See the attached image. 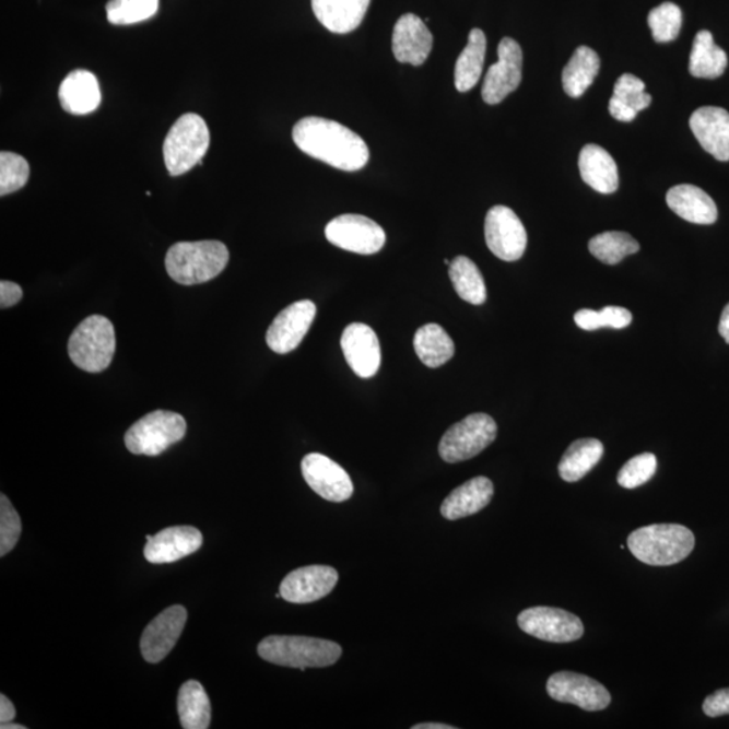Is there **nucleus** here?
Segmentation results:
<instances>
[{
	"mask_svg": "<svg viewBox=\"0 0 729 729\" xmlns=\"http://www.w3.org/2000/svg\"><path fill=\"white\" fill-rule=\"evenodd\" d=\"M292 138L303 153L332 168L355 172L369 161V149L363 138L336 120L303 118L295 125Z\"/></svg>",
	"mask_w": 729,
	"mask_h": 729,
	"instance_id": "obj_1",
	"label": "nucleus"
},
{
	"mask_svg": "<svg viewBox=\"0 0 729 729\" xmlns=\"http://www.w3.org/2000/svg\"><path fill=\"white\" fill-rule=\"evenodd\" d=\"M228 258V249L220 240L179 243L166 252L165 268L176 283L203 284L225 271Z\"/></svg>",
	"mask_w": 729,
	"mask_h": 729,
	"instance_id": "obj_2",
	"label": "nucleus"
},
{
	"mask_svg": "<svg viewBox=\"0 0 729 729\" xmlns=\"http://www.w3.org/2000/svg\"><path fill=\"white\" fill-rule=\"evenodd\" d=\"M257 651L263 661L302 671L327 668L342 656V647L336 642L290 635L268 636L258 645Z\"/></svg>",
	"mask_w": 729,
	"mask_h": 729,
	"instance_id": "obj_3",
	"label": "nucleus"
},
{
	"mask_svg": "<svg viewBox=\"0 0 729 729\" xmlns=\"http://www.w3.org/2000/svg\"><path fill=\"white\" fill-rule=\"evenodd\" d=\"M694 536L680 525H652L638 528L628 537L627 546L643 564L670 566L687 558L694 549Z\"/></svg>",
	"mask_w": 729,
	"mask_h": 729,
	"instance_id": "obj_4",
	"label": "nucleus"
},
{
	"mask_svg": "<svg viewBox=\"0 0 729 729\" xmlns=\"http://www.w3.org/2000/svg\"><path fill=\"white\" fill-rule=\"evenodd\" d=\"M210 130L198 114L181 115L164 141V161L171 176H181L202 164L210 148Z\"/></svg>",
	"mask_w": 729,
	"mask_h": 729,
	"instance_id": "obj_5",
	"label": "nucleus"
},
{
	"mask_svg": "<svg viewBox=\"0 0 729 729\" xmlns=\"http://www.w3.org/2000/svg\"><path fill=\"white\" fill-rule=\"evenodd\" d=\"M117 340L110 320L102 315L84 319L69 338L68 353L72 363L89 373H101L110 366Z\"/></svg>",
	"mask_w": 729,
	"mask_h": 729,
	"instance_id": "obj_6",
	"label": "nucleus"
},
{
	"mask_svg": "<svg viewBox=\"0 0 729 729\" xmlns=\"http://www.w3.org/2000/svg\"><path fill=\"white\" fill-rule=\"evenodd\" d=\"M186 433L187 422L179 413L157 410L129 428L125 444L136 456L156 457L180 442Z\"/></svg>",
	"mask_w": 729,
	"mask_h": 729,
	"instance_id": "obj_7",
	"label": "nucleus"
},
{
	"mask_svg": "<svg viewBox=\"0 0 729 729\" xmlns=\"http://www.w3.org/2000/svg\"><path fill=\"white\" fill-rule=\"evenodd\" d=\"M496 436V422L486 413H473L442 436L439 456L447 463L468 461L492 445Z\"/></svg>",
	"mask_w": 729,
	"mask_h": 729,
	"instance_id": "obj_8",
	"label": "nucleus"
},
{
	"mask_svg": "<svg viewBox=\"0 0 729 729\" xmlns=\"http://www.w3.org/2000/svg\"><path fill=\"white\" fill-rule=\"evenodd\" d=\"M325 234L337 248L364 256L376 255L387 240L386 232L378 223L355 214L337 216L326 226Z\"/></svg>",
	"mask_w": 729,
	"mask_h": 729,
	"instance_id": "obj_9",
	"label": "nucleus"
},
{
	"mask_svg": "<svg viewBox=\"0 0 729 729\" xmlns=\"http://www.w3.org/2000/svg\"><path fill=\"white\" fill-rule=\"evenodd\" d=\"M487 248L503 261H518L527 248V232L519 216L508 207L495 205L485 217Z\"/></svg>",
	"mask_w": 729,
	"mask_h": 729,
	"instance_id": "obj_10",
	"label": "nucleus"
},
{
	"mask_svg": "<svg viewBox=\"0 0 729 729\" xmlns=\"http://www.w3.org/2000/svg\"><path fill=\"white\" fill-rule=\"evenodd\" d=\"M521 631L541 640L569 643L583 638L584 624L578 616L560 608L533 607L520 613Z\"/></svg>",
	"mask_w": 729,
	"mask_h": 729,
	"instance_id": "obj_11",
	"label": "nucleus"
},
{
	"mask_svg": "<svg viewBox=\"0 0 729 729\" xmlns=\"http://www.w3.org/2000/svg\"><path fill=\"white\" fill-rule=\"evenodd\" d=\"M498 61L487 69L482 84V99L487 105H498L518 90L524 69V51L515 39L505 37L498 44Z\"/></svg>",
	"mask_w": 729,
	"mask_h": 729,
	"instance_id": "obj_12",
	"label": "nucleus"
},
{
	"mask_svg": "<svg viewBox=\"0 0 729 729\" xmlns=\"http://www.w3.org/2000/svg\"><path fill=\"white\" fill-rule=\"evenodd\" d=\"M549 696L555 702L577 705V707L597 712L604 710L611 704V694L599 681L572 671H560L548 681Z\"/></svg>",
	"mask_w": 729,
	"mask_h": 729,
	"instance_id": "obj_13",
	"label": "nucleus"
},
{
	"mask_svg": "<svg viewBox=\"0 0 729 729\" xmlns=\"http://www.w3.org/2000/svg\"><path fill=\"white\" fill-rule=\"evenodd\" d=\"M302 473L308 486L327 502L342 503L353 496L352 479L341 465L329 457L319 452L304 457Z\"/></svg>",
	"mask_w": 729,
	"mask_h": 729,
	"instance_id": "obj_14",
	"label": "nucleus"
},
{
	"mask_svg": "<svg viewBox=\"0 0 729 729\" xmlns=\"http://www.w3.org/2000/svg\"><path fill=\"white\" fill-rule=\"evenodd\" d=\"M317 317V306L311 301L291 304L274 318L267 332L268 346L278 354H289L302 343Z\"/></svg>",
	"mask_w": 729,
	"mask_h": 729,
	"instance_id": "obj_15",
	"label": "nucleus"
},
{
	"mask_svg": "<svg viewBox=\"0 0 729 729\" xmlns=\"http://www.w3.org/2000/svg\"><path fill=\"white\" fill-rule=\"evenodd\" d=\"M188 612L183 605L169 607L149 623L141 638L142 657L149 663H158L174 650L184 627Z\"/></svg>",
	"mask_w": 729,
	"mask_h": 729,
	"instance_id": "obj_16",
	"label": "nucleus"
},
{
	"mask_svg": "<svg viewBox=\"0 0 729 729\" xmlns=\"http://www.w3.org/2000/svg\"><path fill=\"white\" fill-rule=\"evenodd\" d=\"M338 583L334 567L313 565L291 572L280 585V595L292 604H309L332 592Z\"/></svg>",
	"mask_w": 729,
	"mask_h": 729,
	"instance_id": "obj_17",
	"label": "nucleus"
},
{
	"mask_svg": "<svg viewBox=\"0 0 729 729\" xmlns=\"http://www.w3.org/2000/svg\"><path fill=\"white\" fill-rule=\"evenodd\" d=\"M341 348L352 371L361 378L376 375L381 365L380 342L372 327L352 324L344 329Z\"/></svg>",
	"mask_w": 729,
	"mask_h": 729,
	"instance_id": "obj_18",
	"label": "nucleus"
},
{
	"mask_svg": "<svg viewBox=\"0 0 729 729\" xmlns=\"http://www.w3.org/2000/svg\"><path fill=\"white\" fill-rule=\"evenodd\" d=\"M434 38L426 22L415 14H404L396 22L392 37V50L396 60L419 67L424 64L432 54Z\"/></svg>",
	"mask_w": 729,
	"mask_h": 729,
	"instance_id": "obj_19",
	"label": "nucleus"
},
{
	"mask_svg": "<svg viewBox=\"0 0 729 729\" xmlns=\"http://www.w3.org/2000/svg\"><path fill=\"white\" fill-rule=\"evenodd\" d=\"M202 544L203 536L198 528L169 527L148 541L143 555L151 564H172L197 553Z\"/></svg>",
	"mask_w": 729,
	"mask_h": 729,
	"instance_id": "obj_20",
	"label": "nucleus"
},
{
	"mask_svg": "<svg viewBox=\"0 0 729 729\" xmlns=\"http://www.w3.org/2000/svg\"><path fill=\"white\" fill-rule=\"evenodd\" d=\"M689 125L699 145L716 160L729 161V113L721 107H702Z\"/></svg>",
	"mask_w": 729,
	"mask_h": 729,
	"instance_id": "obj_21",
	"label": "nucleus"
},
{
	"mask_svg": "<svg viewBox=\"0 0 729 729\" xmlns=\"http://www.w3.org/2000/svg\"><path fill=\"white\" fill-rule=\"evenodd\" d=\"M493 495V482L480 475L456 487L442 503L440 514L447 520L468 518L484 509L492 502Z\"/></svg>",
	"mask_w": 729,
	"mask_h": 729,
	"instance_id": "obj_22",
	"label": "nucleus"
},
{
	"mask_svg": "<svg viewBox=\"0 0 729 729\" xmlns=\"http://www.w3.org/2000/svg\"><path fill=\"white\" fill-rule=\"evenodd\" d=\"M62 108L69 114L87 115L101 106L102 92L94 73L77 69L62 80L59 89Z\"/></svg>",
	"mask_w": 729,
	"mask_h": 729,
	"instance_id": "obj_23",
	"label": "nucleus"
},
{
	"mask_svg": "<svg viewBox=\"0 0 729 729\" xmlns=\"http://www.w3.org/2000/svg\"><path fill=\"white\" fill-rule=\"evenodd\" d=\"M666 202L677 215L696 225H714L717 221V207L714 199L702 188L681 184L669 189Z\"/></svg>",
	"mask_w": 729,
	"mask_h": 729,
	"instance_id": "obj_24",
	"label": "nucleus"
},
{
	"mask_svg": "<svg viewBox=\"0 0 729 729\" xmlns=\"http://www.w3.org/2000/svg\"><path fill=\"white\" fill-rule=\"evenodd\" d=\"M317 20L336 34L352 33L365 19L371 0H311Z\"/></svg>",
	"mask_w": 729,
	"mask_h": 729,
	"instance_id": "obj_25",
	"label": "nucleus"
},
{
	"mask_svg": "<svg viewBox=\"0 0 729 729\" xmlns=\"http://www.w3.org/2000/svg\"><path fill=\"white\" fill-rule=\"evenodd\" d=\"M578 166L583 180L595 191L605 195L618 191V165L605 149L595 143L584 146L579 153Z\"/></svg>",
	"mask_w": 729,
	"mask_h": 729,
	"instance_id": "obj_26",
	"label": "nucleus"
},
{
	"mask_svg": "<svg viewBox=\"0 0 729 729\" xmlns=\"http://www.w3.org/2000/svg\"><path fill=\"white\" fill-rule=\"evenodd\" d=\"M728 57L725 50L715 44L708 31L697 33L694 38L689 72L698 79H717L726 72Z\"/></svg>",
	"mask_w": 729,
	"mask_h": 729,
	"instance_id": "obj_27",
	"label": "nucleus"
},
{
	"mask_svg": "<svg viewBox=\"0 0 729 729\" xmlns=\"http://www.w3.org/2000/svg\"><path fill=\"white\" fill-rule=\"evenodd\" d=\"M600 71V57L588 46H579L562 72V85L567 95L579 97L593 84Z\"/></svg>",
	"mask_w": 729,
	"mask_h": 729,
	"instance_id": "obj_28",
	"label": "nucleus"
},
{
	"mask_svg": "<svg viewBox=\"0 0 729 729\" xmlns=\"http://www.w3.org/2000/svg\"><path fill=\"white\" fill-rule=\"evenodd\" d=\"M604 456V445L599 439L573 442L560 462V474L566 482H577L592 470Z\"/></svg>",
	"mask_w": 729,
	"mask_h": 729,
	"instance_id": "obj_29",
	"label": "nucleus"
},
{
	"mask_svg": "<svg viewBox=\"0 0 729 729\" xmlns=\"http://www.w3.org/2000/svg\"><path fill=\"white\" fill-rule=\"evenodd\" d=\"M485 54V33L480 28H473L469 33L467 48L459 55L456 64L455 83L459 92H468L479 83L482 68H484Z\"/></svg>",
	"mask_w": 729,
	"mask_h": 729,
	"instance_id": "obj_30",
	"label": "nucleus"
},
{
	"mask_svg": "<svg viewBox=\"0 0 729 729\" xmlns=\"http://www.w3.org/2000/svg\"><path fill=\"white\" fill-rule=\"evenodd\" d=\"M418 357L428 367H439L455 355V342L439 325H424L413 338Z\"/></svg>",
	"mask_w": 729,
	"mask_h": 729,
	"instance_id": "obj_31",
	"label": "nucleus"
},
{
	"mask_svg": "<svg viewBox=\"0 0 729 729\" xmlns=\"http://www.w3.org/2000/svg\"><path fill=\"white\" fill-rule=\"evenodd\" d=\"M177 712H179L184 729H207L210 727L211 703L200 682L187 681L180 687L179 697H177Z\"/></svg>",
	"mask_w": 729,
	"mask_h": 729,
	"instance_id": "obj_32",
	"label": "nucleus"
},
{
	"mask_svg": "<svg viewBox=\"0 0 729 729\" xmlns=\"http://www.w3.org/2000/svg\"><path fill=\"white\" fill-rule=\"evenodd\" d=\"M449 275L462 301L481 306L486 301V286L480 269L470 258L458 256L450 262Z\"/></svg>",
	"mask_w": 729,
	"mask_h": 729,
	"instance_id": "obj_33",
	"label": "nucleus"
},
{
	"mask_svg": "<svg viewBox=\"0 0 729 729\" xmlns=\"http://www.w3.org/2000/svg\"><path fill=\"white\" fill-rule=\"evenodd\" d=\"M639 249L638 240L623 232L601 233L589 240V251L597 260L607 263V266H616L625 257L635 255Z\"/></svg>",
	"mask_w": 729,
	"mask_h": 729,
	"instance_id": "obj_34",
	"label": "nucleus"
},
{
	"mask_svg": "<svg viewBox=\"0 0 729 729\" xmlns=\"http://www.w3.org/2000/svg\"><path fill=\"white\" fill-rule=\"evenodd\" d=\"M160 0H110L106 5L113 25H134L157 14Z\"/></svg>",
	"mask_w": 729,
	"mask_h": 729,
	"instance_id": "obj_35",
	"label": "nucleus"
},
{
	"mask_svg": "<svg viewBox=\"0 0 729 729\" xmlns=\"http://www.w3.org/2000/svg\"><path fill=\"white\" fill-rule=\"evenodd\" d=\"M574 321L585 331H596L602 327H611V329L622 330L631 325L633 315L627 308L608 306L601 311H593V309H579L574 315Z\"/></svg>",
	"mask_w": 729,
	"mask_h": 729,
	"instance_id": "obj_36",
	"label": "nucleus"
},
{
	"mask_svg": "<svg viewBox=\"0 0 729 729\" xmlns=\"http://www.w3.org/2000/svg\"><path fill=\"white\" fill-rule=\"evenodd\" d=\"M647 22L657 43L674 42L681 32L682 11L679 5L666 2L650 11Z\"/></svg>",
	"mask_w": 729,
	"mask_h": 729,
	"instance_id": "obj_37",
	"label": "nucleus"
},
{
	"mask_svg": "<svg viewBox=\"0 0 729 729\" xmlns=\"http://www.w3.org/2000/svg\"><path fill=\"white\" fill-rule=\"evenodd\" d=\"M31 176L27 161L20 154L0 153V195L14 193L26 186Z\"/></svg>",
	"mask_w": 729,
	"mask_h": 729,
	"instance_id": "obj_38",
	"label": "nucleus"
},
{
	"mask_svg": "<svg viewBox=\"0 0 729 729\" xmlns=\"http://www.w3.org/2000/svg\"><path fill=\"white\" fill-rule=\"evenodd\" d=\"M658 468L657 457L651 452H643L640 456L631 458L620 469L618 482L625 490H635V487L646 484L656 474Z\"/></svg>",
	"mask_w": 729,
	"mask_h": 729,
	"instance_id": "obj_39",
	"label": "nucleus"
},
{
	"mask_svg": "<svg viewBox=\"0 0 729 729\" xmlns=\"http://www.w3.org/2000/svg\"><path fill=\"white\" fill-rule=\"evenodd\" d=\"M612 96L624 102L636 113L646 110L651 105V96L646 92V84L631 73H624L618 79Z\"/></svg>",
	"mask_w": 729,
	"mask_h": 729,
	"instance_id": "obj_40",
	"label": "nucleus"
},
{
	"mask_svg": "<svg viewBox=\"0 0 729 729\" xmlns=\"http://www.w3.org/2000/svg\"><path fill=\"white\" fill-rule=\"evenodd\" d=\"M22 524L19 513L4 495L0 496V555L9 554L19 543Z\"/></svg>",
	"mask_w": 729,
	"mask_h": 729,
	"instance_id": "obj_41",
	"label": "nucleus"
},
{
	"mask_svg": "<svg viewBox=\"0 0 729 729\" xmlns=\"http://www.w3.org/2000/svg\"><path fill=\"white\" fill-rule=\"evenodd\" d=\"M704 714L709 717L729 715V689H720L705 698L703 705Z\"/></svg>",
	"mask_w": 729,
	"mask_h": 729,
	"instance_id": "obj_42",
	"label": "nucleus"
},
{
	"mask_svg": "<svg viewBox=\"0 0 729 729\" xmlns=\"http://www.w3.org/2000/svg\"><path fill=\"white\" fill-rule=\"evenodd\" d=\"M22 296L23 292L19 284L2 280V283H0V307L3 309L13 307L21 302Z\"/></svg>",
	"mask_w": 729,
	"mask_h": 729,
	"instance_id": "obj_43",
	"label": "nucleus"
},
{
	"mask_svg": "<svg viewBox=\"0 0 729 729\" xmlns=\"http://www.w3.org/2000/svg\"><path fill=\"white\" fill-rule=\"evenodd\" d=\"M608 108H610L612 117L620 120V122H633L636 115H638V113L634 111L633 108L625 105L624 102L619 101L615 96L611 97L610 106H608Z\"/></svg>",
	"mask_w": 729,
	"mask_h": 729,
	"instance_id": "obj_44",
	"label": "nucleus"
},
{
	"mask_svg": "<svg viewBox=\"0 0 729 729\" xmlns=\"http://www.w3.org/2000/svg\"><path fill=\"white\" fill-rule=\"evenodd\" d=\"M16 710L13 703L10 702V698L5 697L4 694L0 696V722H10L15 719Z\"/></svg>",
	"mask_w": 729,
	"mask_h": 729,
	"instance_id": "obj_45",
	"label": "nucleus"
},
{
	"mask_svg": "<svg viewBox=\"0 0 729 729\" xmlns=\"http://www.w3.org/2000/svg\"><path fill=\"white\" fill-rule=\"evenodd\" d=\"M719 332L720 336L725 338V341L729 344V303L727 304L726 308L722 309Z\"/></svg>",
	"mask_w": 729,
	"mask_h": 729,
	"instance_id": "obj_46",
	"label": "nucleus"
},
{
	"mask_svg": "<svg viewBox=\"0 0 729 729\" xmlns=\"http://www.w3.org/2000/svg\"><path fill=\"white\" fill-rule=\"evenodd\" d=\"M412 729H456V727L440 725V722H422V725L413 726Z\"/></svg>",
	"mask_w": 729,
	"mask_h": 729,
	"instance_id": "obj_47",
	"label": "nucleus"
},
{
	"mask_svg": "<svg viewBox=\"0 0 729 729\" xmlns=\"http://www.w3.org/2000/svg\"><path fill=\"white\" fill-rule=\"evenodd\" d=\"M2 729H26V727L15 725V722H3L2 726H0Z\"/></svg>",
	"mask_w": 729,
	"mask_h": 729,
	"instance_id": "obj_48",
	"label": "nucleus"
}]
</instances>
